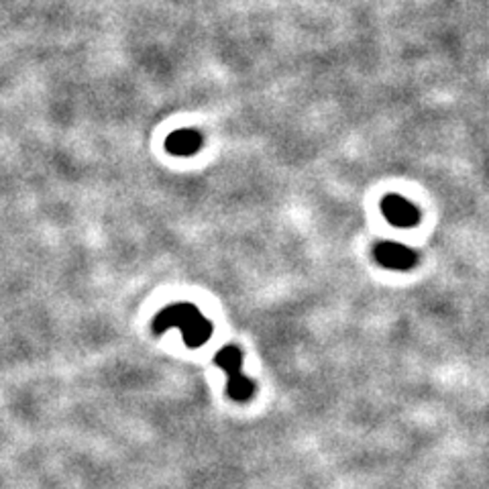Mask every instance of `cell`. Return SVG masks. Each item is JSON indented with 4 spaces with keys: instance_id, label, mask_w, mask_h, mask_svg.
<instances>
[{
    "instance_id": "cell-1",
    "label": "cell",
    "mask_w": 489,
    "mask_h": 489,
    "mask_svg": "<svg viewBox=\"0 0 489 489\" xmlns=\"http://www.w3.org/2000/svg\"><path fill=\"white\" fill-rule=\"evenodd\" d=\"M177 329L188 347H202L212 336V322L192 304H174L161 310L153 320V331L161 332Z\"/></svg>"
},
{
    "instance_id": "cell-2",
    "label": "cell",
    "mask_w": 489,
    "mask_h": 489,
    "mask_svg": "<svg viewBox=\"0 0 489 489\" xmlns=\"http://www.w3.org/2000/svg\"><path fill=\"white\" fill-rule=\"evenodd\" d=\"M373 255L379 265H384L387 269H398V271L410 269L418 261V255L414 249H410L408 245L394 243V241H384L377 245Z\"/></svg>"
},
{
    "instance_id": "cell-3",
    "label": "cell",
    "mask_w": 489,
    "mask_h": 489,
    "mask_svg": "<svg viewBox=\"0 0 489 489\" xmlns=\"http://www.w3.org/2000/svg\"><path fill=\"white\" fill-rule=\"evenodd\" d=\"M382 212H384V216L391 225L403 228L414 227L420 218L418 208L412 202H408L406 198L398 196V194L385 196L384 202H382Z\"/></svg>"
},
{
    "instance_id": "cell-4",
    "label": "cell",
    "mask_w": 489,
    "mask_h": 489,
    "mask_svg": "<svg viewBox=\"0 0 489 489\" xmlns=\"http://www.w3.org/2000/svg\"><path fill=\"white\" fill-rule=\"evenodd\" d=\"M200 147H202V135L194 129H179L165 139V149L174 155H182V158L198 153Z\"/></svg>"
},
{
    "instance_id": "cell-5",
    "label": "cell",
    "mask_w": 489,
    "mask_h": 489,
    "mask_svg": "<svg viewBox=\"0 0 489 489\" xmlns=\"http://www.w3.org/2000/svg\"><path fill=\"white\" fill-rule=\"evenodd\" d=\"M216 365L225 369L227 379L228 377H235V375L243 373V369H241V365H243V355H241V350L237 349V347L228 345V347L216 353Z\"/></svg>"
}]
</instances>
